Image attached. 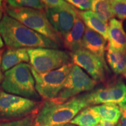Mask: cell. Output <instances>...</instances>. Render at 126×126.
Returning <instances> with one entry per match:
<instances>
[{
	"label": "cell",
	"mask_w": 126,
	"mask_h": 126,
	"mask_svg": "<svg viewBox=\"0 0 126 126\" xmlns=\"http://www.w3.org/2000/svg\"><path fill=\"white\" fill-rule=\"evenodd\" d=\"M30 65L37 73L43 74L59 68L69 63L70 53L53 48H28Z\"/></svg>",
	"instance_id": "obj_5"
},
{
	"label": "cell",
	"mask_w": 126,
	"mask_h": 126,
	"mask_svg": "<svg viewBox=\"0 0 126 126\" xmlns=\"http://www.w3.org/2000/svg\"><path fill=\"white\" fill-rule=\"evenodd\" d=\"M3 54V50H0V84L2 83L3 78H4V75H2V70H1V61H2V56Z\"/></svg>",
	"instance_id": "obj_27"
},
{
	"label": "cell",
	"mask_w": 126,
	"mask_h": 126,
	"mask_svg": "<svg viewBox=\"0 0 126 126\" xmlns=\"http://www.w3.org/2000/svg\"><path fill=\"white\" fill-rule=\"evenodd\" d=\"M85 95L90 106L104 103L126 104V84L119 79L106 87L96 89Z\"/></svg>",
	"instance_id": "obj_9"
},
{
	"label": "cell",
	"mask_w": 126,
	"mask_h": 126,
	"mask_svg": "<svg viewBox=\"0 0 126 126\" xmlns=\"http://www.w3.org/2000/svg\"><path fill=\"white\" fill-rule=\"evenodd\" d=\"M9 6L16 8H29L38 10L46 9L42 0H7Z\"/></svg>",
	"instance_id": "obj_21"
},
{
	"label": "cell",
	"mask_w": 126,
	"mask_h": 126,
	"mask_svg": "<svg viewBox=\"0 0 126 126\" xmlns=\"http://www.w3.org/2000/svg\"><path fill=\"white\" fill-rule=\"evenodd\" d=\"M2 18V11L0 9V22Z\"/></svg>",
	"instance_id": "obj_30"
},
{
	"label": "cell",
	"mask_w": 126,
	"mask_h": 126,
	"mask_svg": "<svg viewBox=\"0 0 126 126\" xmlns=\"http://www.w3.org/2000/svg\"><path fill=\"white\" fill-rule=\"evenodd\" d=\"M66 2L80 10L90 11L92 8V0H64Z\"/></svg>",
	"instance_id": "obj_25"
},
{
	"label": "cell",
	"mask_w": 126,
	"mask_h": 126,
	"mask_svg": "<svg viewBox=\"0 0 126 126\" xmlns=\"http://www.w3.org/2000/svg\"><path fill=\"white\" fill-rule=\"evenodd\" d=\"M70 56L74 64L83 69L94 81H105L106 68L97 56L85 48L71 52Z\"/></svg>",
	"instance_id": "obj_10"
},
{
	"label": "cell",
	"mask_w": 126,
	"mask_h": 126,
	"mask_svg": "<svg viewBox=\"0 0 126 126\" xmlns=\"http://www.w3.org/2000/svg\"><path fill=\"white\" fill-rule=\"evenodd\" d=\"M108 40L109 46L118 51H126V33L122 20L115 18L110 20Z\"/></svg>",
	"instance_id": "obj_13"
},
{
	"label": "cell",
	"mask_w": 126,
	"mask_h": 126,
	"mask_svg": "<svg viewBox=\"0 0 126 126\" xmlns=\"http://www.w3.org/2000/svg\"><path fill=\"white\" fill-rule=\"evenodd\" d=\"M123 75H124V77H125V78H126V71H125V72H124V73L123 74Z\"/></svg>",
	"instance_id": "obj_34"
},
{
	"label": "cell",
	"mask_w": 126,
	"mask_h": 126,
	"mask_svg": "<svg viewBox=\"0 0 126 126\" xmlns=\"http://www.w3.org/2000/svg\"><path fill=\"white\" fill-rule=\"evenodd\" d=\"M46 15L56 32L63 36L72 29L78 16L77 10L71 11L61 8H46Z\"/></svg>",
	"instance_id": "obj_11"
},
{
	"label": "cell",
	"mask_w": 126,
	"mask_h": 126,
	"mask_svg": "<svg viewBox=\"0 0 126 126\" xmlns=\"http://www.w3.org/2000/svg\"><path fill=\"white\" fill-rule=\"evenodd\" d=\"M31 66V65H30ZM73 64H65L57 70L39 74L31 67L35 79V87L41 97L47 100H53L59 95Z\"/></svg>",
	"instance_id": "obj_6"
},
{
	"label": "cell",
	"mask_w": 126,
	"mask_h": 126,
	"mask_svg": "<svg viewBox=\"0 0 126 126\" xmlns=\"http://www.w3.org/2000/svg\"><path fill=\"white\" fill-rule=\"evenodd\" d=\"M121 109V116L117 126H126V104L120 105Z\"/></svg>",
	"instance_id": "obj_26"
},
{
	"label": "cell",
	"mask_w": 126,
	"mask_h": 126,
	"mask_svg": "<svg viewBox=\"0 0 126 126\" xmlns=\"http://www.w3.org/2000/svg\"><path fill=\"white\" fill-rule=\"evenodd\" d=\"M101 122L99 114L92 106L85 108L80 111L70 123L78 126H92Z\"/></svg>",
	"instance_id": "obj_19"
},
{
	"label": "cell",
	"mask_w": 126,
	"mask_h": 126,
	"mask_svg": "<svg viewBox=\"0 0 126 126\" xmlns=\"http://www.w3.org/2000/svg\"><path fill=\"white\" fill-rule=\"evenodd\" d=\"M85 29L82 20L78 16L72 29L63 36L64 44L66 48L71 52L83 48V37Z\"/></svg>",
	"instance_id": "obj_14"
},
{
	"label": "cell",
	"mask_w": 126,
	"mask_h": 126,
	"mask_svg": "<svg viewBox=\"0 0 126 126\" xmlns=\"http://www.w3.org/2000/svg\"><path fill=\"white\" fill-rule=\"evenodd\" d=\"M97 82L91 78L79 67L74 64L59 95L54 100L64 102L82 92L94 89Z\"/></svg>",
	"instance_id": "obj_7"
},
{
	"label": "cell",
	"mask_w": 126,
	"mask_h": 126,
	"mask_svg": "<svg viewBox=\"0 0 126 126\" xmlns=\"http://www.w3.org/2000/svg\"><path fill=\"white\" fill-rule=\"evenodd\" d=\"M92 126H103V125H102V123H101V122H100V123H99L97 124H95V125Z\"/></svg>",
	"instance_id": "obj_32"
},
{
	"label": "cell",
	"mask_w": 126,
	"mask_h": 126,
	"mask_svg": "<svg viewBox=\"0 0 126 126\" xmlns=\"http://www.w3.org/2000/svg\"><path fill=\"white\" fill-rule=\"evenodd\" d=\"M34 100L0 91V119H21L36 109Z\"/></svg>",
	"instance_id": "obj_8"
},
{
	"label": "cell",
	"mask_w": 126,
	"mask_h": 126,
	"mask_svg": "<svg viewBox=\"0 0 126 126\" xmlns=\"http://www.w3.org/2000/svg\"><path fill=\"white\" fill-rule=\"evenodd\" d=\"M63 126H75L74 124H71V123H67V124H64V125H63Z\"/></svg>",
	"instance_id": "obj_31"
},
{
	"label": "cell",
	"mask_w": 126,
	"mask_h": 126,
	"mask_svg": "<svg viewBox=\"0 0 126 126\" xmlns=\"http://www.w3.org/2000/svg\"><path fill=\"white\" fill-rule=\"evenodd\" d=\"M47 8H61L67 10L76 11L74 7L64 0H42Z\"/></svg>",
	"instance_id": "obj_23"
},
{
	"label": "cell",
	"mask_w": 126,
	"mask_h": 126,
	"mask_svg": "<svg viewBox=\"0 0 126 126\" xmlns=\"http://www.w3.org/2000/svg\"><path fill=\"white\" fill-rule=\"evenodd\" d=\"M4 0H0V7H1V5H2V2Z\"/></svg>",
	"instance_id": "obj_33"
},
{
	"label": "cell",
	"mask_w": 126,
	"mask_h": 126,
	"mask_svg": "<svg viewBox=\"0 0 126 126\" xmlns=\"http://www.w3.org/2000/svg\"><path fill=\"white\" fill-rule=\"evenodd\" d=\"M1 88L5 92L25 98L32 100L40 98L31 66L25 63L18 64L5 72Z\"/></svg>",
	"instance_id": "obj_3"
},
{
	"label": "cell",
	"mask_w": 126,
	"mask_h": 126,
	"mask_svg": "<svg viewBox=\"0 0 126 126\" xmlns=\"http://www.w3.org/2000/svg\"><path fill=\"white\" fill-rule=\"evenodd\" d=\"M6 11L9 16L60 45V36L51 26L46 13L41 10L8 6L6 8Z\"/></svg>",
	"instance_id": "obj_4"
},
{
	"label": "cell",
	"mask_w": 126,
	"mask_h": 126,
	"mask_svg": "<svg viewBox=\"0 0 126 126\" xmlns=\"http://www.w3.org/2000/svg\"><path fill=\"white\" fill-rule=\"evenodd\" d=\"M98 113L101 120L117 124L121 116V109L119 105L114 103H104L92 106Z\"/></svg>",
	"instance_id": "obj_18"
},
{
	"label": "cell",
	"mask_w": 126,
	"mask_h": 126,
	"mask_svg": "<svg viewBox=\"0 0 126 126\" xmlns=\"http://www.w3.org/2000/svg\"><path fill=\"white\" fill-rule=\"evenodd\" d=\"M106 49V60L110 68L116 74L123 75L126 70V51H118L109 46Z\"/></svg>",
	"instance_id": "obj_17"
},
{
	"label": "cell",
	"mask_w": 126,
	"mask_h": 126,
	"mask_svg": "<svg viewBox=\"0 0 126 126\" xmlns=\"http://www.w3.org/2000/svg\"><path fill=\"white\" fill-rule=\"evenodd\" d=\"M91 10L106 23L115 16L109 0H92Z\"/></svg>",
	"instance_id": "obj_20"
},
{
	"label": "cell",
	"mask_w": 126,
	"mask_h": 126,
	"mask_svg": "<svg viewBox=\"0 0 126 126\" xmlns=\"http://www.w3.org/2000/svg\"><path fill=\"white\" fill-rule=\"evenodd\" d=\"M90 106L85 95L75 96L64 102L48 100L35 119L36 126H63L70 123L80 111Z\"/></svg>",
	"instance_id": "obj_2"
},
{
	"label": "cell",
	"mask_w": 126,
	"mask_h": 126,
	"mask_svg": "<svg viewBox=\"0 0 126 126\" xmlns=\"http://www.w3.org/2000/svg\"><path fill=\"white\" fill-rule=\"evenodd\" d=\"M3 47H4V42H3L2 37H1V34H0V49L2 48Z\"/></svg>",
	"instance_id": "obj_29"
},
{
	"label": "cell",
	"mask_w": 126,
	"mask_h": 126,
	"mask_svg": "<svg viewBox=\"0 0 126 126\" xmlns=\"http://www.w3.org/2000/svg\"><path fill=\"white\" fill-rule=\"evenodd\" d=\"M78 15L81 19L83 20L87 28L100 34L106 40H108L109 29L108 23L102 21L91 10L78 11Z\"/></svg>",
	"instance_id": "obj_16"
},
{
	"label": "cell",
	"mask_w": 126,
	"mask_h": 126,
	"mask_svg": "<svg viewBox=\"0 0 126 126\" xmlns=\"http://www.w3.org/2000/svg\"><path fill=\"white\" fill-rule=\"evenodd\" d=\"M33 119L31 116H27L11 122L0 123V126H32Z\"/></svg>",
	"instance_id": "obj_24"
},
{
	"label": "cell",
	"mask_w": 126,
	"mask_h": 126,
	"mask_svg": "<svg viewBox=\"0 0 126 126\" xmlns=\"http://www.w3.org/2000/svg\"><path fill=\"white\" fill-rule=\"evenodd\" d=\"M101 123L103 126H115V124L111 123L106 122V121L101 120Z\"/></svg>",
	"instance_id": "obj_28"
},
{
	"label": "cell",
	"mask_w": 126,
	"mask_h": 126,
	"mask_svg": "<svg viewBox=\"0 0 126 126\" xmlns=\"http://www.w3.org/2000/svg\"><path fill=\"white\" fill-rule=\"evenodd\" d=\"M115 16L121 20L126 19V0H109Z\"/></svg>",
	"instance_id": "obj_22"
},
{
	"label": "cell",
	"mask_w": 126,
	"mask_h": 126,
	"mask_svg": "<svg viewBox=\"0 0 126 126\" xmlns=\"http://www.w3.org/2000/svg\"><path fill=\"white\" fill-rule=\"evenodd\" d=\"M28 61L29 56L28 48H9L2 54L1 70L2 72H6L18 64Z\"/></svg>",
	"instance_id": "obj_15"
},
{
	"label": "cell",
	"mask_w": 126,
	"mask_h": 126,
	"mask_svg": "<svg viewBox=\"0 0 126 126\" xmlns=\"http://www.w3.org/2000/svg\"><path fill=\"white\" fill-rule=\"evenodd\" d=\"M106 40L97 32L86 28L83 37V48L88 50L97 56L102 62L106 71H109L105 59V51L106 48Z\"/></svg>",
	"instance_id": "obj_12"
},
{
	"label": "cell",
	"mask_w": 126,
	"mask_h": 126,
	"mask_svg": "<svg viewBox=\"0 0 126 126\" xmlns=\"http://www.w3.org/2000/svg\"><path fill=\"white\" fill-rule=\"evenodd\" d=\"M0 34L9 48H53L60 45L30 29L19 21L4 15L0 22Z\"/></svg>",
	"instance_id": "obj_1"
}]
</instances>
